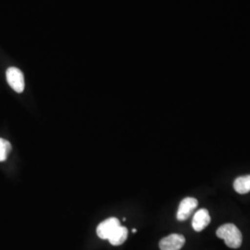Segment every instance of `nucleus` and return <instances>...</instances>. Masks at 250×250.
Wrapping results in <instances>:
<instances>
[{
  "instance_id": "obj_1",
  "label": "nucleus",
  "mask_w": 250,
  "mask_h": 250,
  "mask_svg": "<svg viewBox=\"0 0 250 250\" xmlns=\"http://www.w3.org/2000/svg\"><path fill=\"white\" fill-rule=\"evenodd\" d=\"M219 238L224 239L226 246L231 249H239L241 247L243 237L240 230L232 224H225L216 231Z\"/></svg>"
},
{
  "instance_id": "obj_2",
  "label": "nucleus",
  "mask_w": 250,
  "mask_h": 250,
  "mask_svg": "<svg viewBox=\"0 0 250 250\" xmlns=\"http://www.w3.org/2000/svg\"><path fill=\"white\" fill-rule=\"evenodd\" d=\"M6 78L9 86L17 93H22L25 87L22 72L16 67H9L6 72Z\"/></svg>"
},
{
  "instance_id": "obj_3",
  "label": "nucleus",
  "mask_w": 250,
  "mask_h": 250,
  "mask_svg": "<svg viewBox=\"0 0 250 250\" xmlns=\"http://www.w3.org/2000/svg\"><path fill=\"white\" fill-rule=\"evenodd\" d=\"M198 205V201L194 197H186L184 198L180 205H179L178 211L176 218L178 221H186L194 212V210L197 208Z\"/></svg>"
},
{
  "instance_id": "obj_4",
  "label": "nucleus",
  "mask_w": 250,
  "mask_h": 250,
  "mask_svg": "<svg viewBox=\"0 0 250 250\" xmlns=\"http://www.w3.org/2000/svg\"><path fill=\"white\" fill-rule=\"evenodd\" d=\"M186 244L184 235L179 233H171L162 238L160 241L161 250H180Z\"/></svg>"
},
{
  "instance_id": "obj_5",
  "label": "nucleus",
  "mask_w": 250,
  "mask_h": 250,
  "mask_svg": "<svg viewBox=\"0 0 250 250\" xmlns=\"http://www.w3.org/2000/svg\"><path fill=\"white\" fill-rule=\"evenodd\" d=\"M120 225V221L115 217L108 218L99 224L97 228V233L99 238L103 240H107L109 236L112 234V232H114Z\"/></svg>"
},
{
  "instance_id": "obj_6",
  "label": "nucleus",
  "mask_w": 250,
  "mask_h": 250,
  "mask_svg": "<svg viewBox=\"0 0 250 250\" xmlns=\"http://www.w3.org/2000/svg\"><path fill=\"white\" fill-rule=\"evenodd\" d=\"M210 223V216L206 208L197 210L193 217L192 226L196 232H201Z\"/></svg>"
},
{
  "instance_id": "obj_7",
  "label": "nucleus",
  "mask_w": 250,
  "mask_h": 250,
  "mask_svg": "<svg viewBox=\"0 0 250 250\" xmlns=\"http://www.w3.org/2000/svg\"><path fill=\"white\" fill-rule=\"evenodd\" d=\"M128 236V230L125 226L120 225L107 239L112 246H120L124 244Z\"/></svg>"
},
{
  "instance_id": "obj_8",
  "label": "nucleus",
  "mask_w": 250,
  "mask_h": 250,
  "mask_svg": "<svg viewBox=\"0 0 250 250\" xmlns=\"http://www.w3.org/2000/svg\"><path fill=\"white\" fill-rule=\"evenodd\" d=\"M233 188L238 194H247L250 192V174L240 176L234 180Z\"/></svg>"
},
{
  "instance_id": "obj_9",
  "label": "nucleus",
  "mask_w": 250,
  "mask_h": 250,
  "mask_svg": "<svg viewBox=\"0 0 250 250\" xmlns=\"http://www.w3.org/2000/svg\"><path fill=\"white\" fill-rule=\"evenodd\" d=\"M11 151V145L8 140L0 138V162L8 159L9 153Z\"/></svg>"
},
{
  "instance_id": "obj_10",
  "label": "nucleus",
  "mask_w": 250,
  "mask_h": 250,
  "mask_svg": "<svg viewBox=\"0 0 250 250\" xmlns=\"http://www.w3.org/2000/svg\"><path fill=\"white\" fill-rule=\"evenodd\" d=\"M133 232H134V233H135V232H136V229H133Z\"/></svg>"
}]
</instances>
